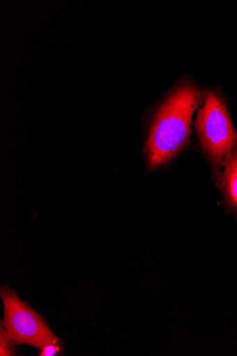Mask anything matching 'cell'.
I'll list each match as a JSON object with an SVG mask.
<instances>
[{"mask_svg":"<svg viewBox=\"0 0 237 356\" xmlns=\"http://www.w3.org/2000/svg\"><path fill=\"white\" fill-rule=\"evenodd\" d=\"M200 102L199 90L190 83L167 95L155 115L147 143L151 169L167 163L188 145L193 116Z\"/></svg>","mask_w":237,"mask_h":356,"instance_id":"cell-1","label":"cell"},{"mask_svg":"<svg viewBox=\"0 0 237 356\" xmlns=\"http://www.w3.org/2000/svg\"><path fill=\"white\" fill-rule=\"evenodd\" d=\"M195 127L201 145L217 168L237 151V134L220 94L209 92L198 108Z\"/></svg>","mask_w":237,"mask_h":356,"instance_id":"cell-2","label":"cell"},{"mask_svg":"<svg viewBox=\"0 0 237 356\" xmlns=\"http://www.w3.org/2000/svg\"><path fill=\"white\" fill-rule=\"evenodd\" d=\"M4 303L3 326L16 344H28L40 349L54 334L45 321L23 302L12 289L3 286Z\"/></svg>","mask_w":237,"mask_h":356,"instance_id":"cell-3","label":"cell"},{"mask_svg":"<svg viewBox=\"0 0 237 356\" xmlns=\"http://www.w3.org/2000/svg\"><path fill=\"white\" fill-rule=\"evenodd\" d=\"M222 187L229 207L237 213V151L225 164Z\"/></svg>","mask_w":237,"mask_h":356,"instance_id":"cell-4","label":"cell"},{"mask_svg":"<svg viewBox=\"0 0 237 356\" xmlns=\"http://www.w3.org/2000/svg\"><path fill=\"white\" fill-rule=\"evenodd\" d=\"M40 349V356H55L63 353L61 341L55 335L45 341Z\"/></svg>","mask_w":237,"mask_h":356,"instance_id":"cell-5","label":"cell"},{"mask_svg":"<svg viewBox=\"0 0 237 356\" xmlns=\"http://www.w3.org/2000/svg\"><path fill=\"white\" fill-rule=\"evenodd\" d=\"M15 342L9 335L7 330L2 325L0 327V355L11 356L15 355Z\"/></svg>","mask_w":237,"mask_h":356,"instance_id":"cell-6","label":"cell"}]
</instances>
